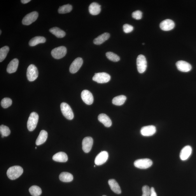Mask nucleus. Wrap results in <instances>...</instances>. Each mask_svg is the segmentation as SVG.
<instances>
[{"label": "nucleus", "mask_w": 196, "mask_h": 196, "mask_svg": "<svg viewBox=\"0 0 196 196\" xmlns=\"http://www.w3.org/2000/svg\"><path fill=\"white\" fill-rule=\"evenodd\" d=\"M52 159L56 162H65L68 160V157L66 153L63 152H60L55 154L53 156Z\"/></svg>", "instance_id": "aec40b11"}, {"label": "nucleus", "mask_w": 196, "mask_h": 196, "mask_svg": "<svg viewBox=\"0 0 196 196\" xmlns=\"http://www.w3.org/2000/svg\"><path fill=\"white\" fill-rule=\"evenodd\" d=\"M1 32H2V31H1V30H0V35L1 34Z\"/></svg>", "instance_id": "ea45409f"}, {"label": "nucleus", "mask_w": 196, "mask_h": 196, "mask_svg": "<svg viewBox=\"0 0 196 196\" xmlns=\"http://www.w3.org/2000/svg\"><path fill=\"white\" fill-rule=\"evenodd\" d=\"M98 120L106 127H111L112 122L109 117L105 114H101L98 116Z\"/></svg>", "instance_id": "a211bd4d"}, {"label": "nucleus", "mask_w": 196, "mask_h": 196, "mask_svg": "<svg viewBox=\"0 0 196 196\" xmlns=\"http://www.w3.org/2000/svg\"><path fill=\"white\" fill-rule=\"evenodd\" d=\"M150 196H157L154 188L152 187L150 188Z\"/></svg>", "instance_id": "4c0bfd02"}, {"label": "nucleus", "mask_w": 196, "mask_h": 196, "mask_svg": "<svg viewBox=\"0 0 196 196\" xmlns=\"http://www.w3.org/2000/svg\"><path fill=\"white\" fill-rule=\"evenodd\" d=\"M102 196H106V195H103Z\"/></svg>", "instance_id": "a19ab883"}, {"label": "nucleus", "mask_w": 196, "mask_h": 196, "mask_svg": "<svg viewBox=\"0 0 196 196\" xmlns=\"http://www.w3.org/2000/svg\"><path fill=\"white\" fill-rule=\"evenodd\" d=\"M142 13L139 10L134 12L132 14V17L136 20H140L142 18Z\"/></svg>", "instance_id": "c9c22d12"}, {"label": "nucleus", "mask_w": 196, "mask_h": 196, "mask_svg": "<svg viewBox=\"0 0 196 196\" xmlns=\"http://www.w3.org/2000/svg\"><path fill=\"white\" fill-rule=\"evenodd\" d=\"M156 132V128L153 125L145 126L142 127L141 130V133L144 136H152Z\"/></svg>", "instance_id": "ddd939ff"}, {"label": "nucleus", "mask_w": 196, "mask_h": 196, "mask_svg": "<svg viewBox=\"0 0 196 196\" xmlns=\"http://www.w3.org/2000/svg\"><path fill=\"white\" fill-rule=\"evenodd\" d=\"M29 191L33 196H39L42 193V190L40 188L37 186H32L30 187Z\"/></svg>", "instance_id": "c85d7f7f"}, {"label": "nucleus", "mask_w": 196, "mask_h": 196, "mask_svg": "<svg viewBox=\"0 0 196 196\" xmlns=\"http://www.w3.org/2000/svg\"><path fill=\"white\" fill-rule=\"evenodd\" d=\"M12 104V101L10 98H4L2 100L1 106L4 108H7L11 106Z\"/></svg>", "instance_id": "72a5a7b5"}, {"label": "nucleus", "mask_w": 196, "mask_h": 196, "mask_svg": "<svg viewBox=\"0 0 196 196\" xmlns=\"http://www.w3.org/2000/svg\"><path fill=\"white\" fill-rule=\"evenodd\" d=\"M93 80L98 83H106L111 80V76L105 72L95 74L93 77Z\"/></svg>", "instance_id": "0eeeda50"}, {"label": "nucleus", "mask_w": 196, "mask_h": 196, "mask_svg": "<svg viewBox=\"0 0 196 196\" xmlns=\"http://www.w3.org/2000/svg\"><path fill=\"white\" fill-rule=\"evenodd\" d=\"M175 25L173 21L167 19L163 21L161 23L160 27L163 31H169L174 29Z\"/></svg>", "instance_id": "dca6fc26"}, {"label": "nucleus", "mask_w": 196, "mask_h": 196, "mask_svg": "<svg viewBox=\"0 0 196 196\" xmlns=\"http://www.w3.org/2000/svg\"><path fill=\"white\" fill-rule=\"evenodd\" d=\"M72 7L69 4H65L60 7L58 9V12L59 14H64L70 12L72 10Z\"/></svg>", "instance_id": "7c9ffc66"}, {"label": "nucleus", "mask_w": 196, "mask_h": 196, "mask_svg": "<svg viewBox=\"0 0 196 196\" xmlns=\"http://www.w3.org/2000/svg\"><path fill=\"white\" fill-rule=\"evenodd\" d=\"M137 65L138 71L139 73H143L146 71L147 67V63L144 56L140 55L138 57Z\"/></svg>", "instance_id": "423d86ee"}, {"label": "nucleus", "mask_w": 196, "mask_h": 196, "mask_svg": "<svg viewBox=\"0 0 196 196\" xmlns=\"http://www.w3.org/2000/svg\"><path fill=\"white\" fill-rule=\"evenodd\" d=\"M46 39L43 36H38L34 37L31 39L29 42L30 46H35L40 43H45Z\"/></svg>", "instance_id": "393cba45"}, {"label": "nucleus", "mask_w": 196, "mask_h": 196, "mask_svg": "<svg viewBox=\"0 0 196 196\" xmlns=\"http://www.w3.org/2000/svg\"><path fill=\"white\" fill-rule=\"evenodd\" d=\"M49 31L58 38H63L66 35L65 32L59 28L53 27L49 30Z\"/></svg>", "instance_id": "a878e982"}, {"label": "nucleus", "mask_w": 196, "mask_h": 196, "mask_svg": "<svg viewBox=\"0 0 196 196\" xmlns=\"http://www.w3.org/2000/svg\"><path fill=\"white\" fill-rule=\"evenodd\" d=\"M134 166L140 169H147L153 165L152 161L148 158L141 159L134 162Z\"/></svg>", "instance_id": "20e7f679"}, {"label": "nucleus", "mask_w": 196, "mask_h": 196, "mask_svg": "<svg viewBox=\"0 0 196 196\" xmlns=\"http://www.w3.org/2000/svg\"><path fill=\"white\" fill-rule=\"evenodd\" d=\"M0 132L2 134V138L8 136L11 133L10 130L9 128L4 125H1L0 126Z\"/></svg>", "instance_id": "2f4dec72"}, {"label": "nucleus", "mask_w": 196, "mask_h": 196, "mask_svg": "<svg viewBox=\"0 0 196 196\" xmlns=\"http://www.w3.org/2000/svg\"><path fill=\"white\" fill-rule=\"evenodd\" d=\"M30 1H31L30 0H22V1H21V2L23 4L27 3Z\"/></svg>", "instance_id": "58836bf2"}, {"label": "nucleus", "mask_w": 196, "mask_h": 196, "mask_svg": "<svg viewBox=\"0 0 196 196\" xmlns=\"http://www.w3.org/2000/svg\"><path fill=\"white\" fill-rule=\"evenodd\" d=\"M93 139L90 137H86L83 139L82 149L85 153L90 152L91 150L93 144Z\"/></svg>", "instance_id": "f8f14e48"}, {"label": "nucleus", "mask_w": 196, "mask_h": 196, "mask_svg": "<svg viewBox=\"0 0 196 196\" xmlns=\"http://www.w3.org/2000/svg\"><path fill=\"white\" fill-rule=\"evenodd\" d=\"M108 184L112 191L117 194H120L121 193V188L115 179H109Z\"/></svg>", "instance_id": "4be33fe9"}, {"label": "nucleus", "mask_w": 196, "mask_h": 196, "mask_svg": "<svg viewBox=\"0 0 196 196\" xmlns=\"http://www.w3.org/2000/svg\"><path fill=\"white\" fill-rule=\"evenodd\" d=\"M37 149L36 147H35V149Z\"/></svg>", "instance_id": "79ce46f5"}, {"label": "nucleus", "mask_w": 196, "mask_h": 196, "mask_svg": "<svg viewBox=\"0 0 196 196\" xmlns=\"http://www.w3.org/2000/svg\"><path fill=\"white\" fill-rule=\"evenodd\" d=\"M38 71L37 67L33 64L30 65L27 72L28 80L30 81H35L38 78Z\"/></svg>", "instance_id": "39448f33"}, {"label": "nucleus", "mask_w": 196, "mask_h": 196, "mask_svg": "<svg viewBox=\"0 0 196 196\" xmlns=\"http://www.w3.org/2000/svg\"><path fill=\"white\" fill-rule=\"evenodd\" d=\"M23 170L21 167L19 166H12L7 172V176L11 180H15L20 177L23 173Z\"/></svg>", "instance_id": "f257e3e1"}, {"label": "nucleus", "mask_w": 196, "mask_h": 196, "mask_svg": "<svg viewBox=\"0 0 196 196\" xmlns=\"http://www.w3.org/2000/svg\"><path fill=\"white\" fill-rule=\"evenodd\" d=\"M142 196H150V188L148 186H144L142 188Z\"/></svg>", "instance_id": "f704fd0d"}, {"label": "nucleus", "mask_w": 196, "mask_h": 196, "mask_svg": "<svg viewBox=\"0 0 196 196\" xmlns=\"http://www.w3.org/2000/svg\"><path fill=\"white\" fill-rule=\"evenodd\" d=\"M61 110L62 112L67 119L72 120L74 118V114L72 109L68 104L65 102H63L60 105Z\"/></svg>", "instance_id": "7ed1b4c3"}, {"label": "nucleus", "mask_w": 196, "mask_h": 196, "mask_svg": "<svg viewBox=\"0 0 196 196\" xmlns=\"http://www.w3.org/2000/svg\"><path fill=\"white\" fill-rule=\"evenodd\" d=\"M81 99L86 104L91 105L93 102V97L92 93L89 91L84 90L81 93Z\"/></svg>", "instance_id": "4468645a"}, {"label": "nucleus", "mask_w": 196, "mask_h": 196, "mask_svg": "<svg viewBox=\"0 0 196 196\" xmlns=\"http://www.w3.org/2000/svg\"><path fill=\"white\" fill-rule=\"evenodd\" d=\"M106 57L108 59L113 62H118L120 60V57L112 52H108L106 53Z\"/></svg>", "instance_id": "473e14b6"}, {"label": "nucleus", "mask_w": 196, "mask_h": 196, "mask_svg": "<svg viewBox=\"0 0 196 196\" xmlns=\"http://www.w3.org/2000/svg\"><path fill=\"white\" fill-rule=\"evenodd\" d=\"M9 51V48L8 46H3L0 49V62H1L5 59Z\"/></svg>", "instance_id": "c756f323"}, {"label": "nucleus", "mask_w": 196, "mask_h": 196, "mask_svg": "<svg viewBox=\"0 0 196 196\" xmlns=\"http://www.w3.org/2000/svg\"><path fill=\"white\" fill-rule=\"evenodd\" d=\"M127 100V97L124 95H120L114 97L112 100V103L116 106H122Z\"/></svg>", "instance_id": "cd10ccee"}, {"label": "nucleus", "mask_w": 196, "mask_h": 196, "mask_svg": "<svg viewBox=\"0 0 196 196\" xmlns=\"http://www.w3.org/2000/svg\"><path fill=\"white\" fill-rule=\"evenodd\" d=\"M83 60L81 57H78L74 60L70 66L69 71L71 73H76L83 64Z\"/></svg>", "instance_id": "9d476101"}, {"label": "nucleus", "mask_w": 196, "mask_h": 196, "mask_svg": "<svg viewBox=\"0 0 196 196\" xmlns=\"http://www.w3.org/2000/svg\"><path fill=\"white\" fill-rule=\"evenodd\" d=\"M123 31L127 34L132 32L134 29V28L132 25L128 24H124L123 25Z\"/></svg>", "instance_id": "e433bc0d"}, {"label": "nucleus", "mask_w": 196, "mask_h": 196, "mask_svg": "<svg viewBox=\"0 0 196 196\" xmlns=\"http://www.w3.org/2000/svg\"><path fill=\"white\" fill-rule=\"evenodd\" d=\"M18 65L19 60L18 59H14L12 60L7 67V72L9 74L14 73L17 71Z\"/></svg>", "instance_id": "6ab92c4d"}, {"label": "nucleus", "mask_w": 196, "mask_h": 196, "mask_svg": "<svg viewBox=\"0 0 196 196\" xmlns=\"http://www.w3.org/2000/svg\"><path fill=\"white\" fill-rule=\"evenodd\" d=\"M192 152V148L190 146L188 145L182 149L180 154V158L182 161H185L190 157Z\"/></svg>", "instance_id": "f3484780"}, {"label": "nucleus", "mask_w": 196, "mask_h": 196, "mask_svg": "<svg viewBox=\"0 0 196 196\" xmlns=\"http://www.w3.org/2000/svg\"><path fill=\"white\" fill-rule=\"evenodd\" d=\"M101 6L96 2H93L89 7V10L91 14L96 15L99 14L101 12Z\"/></svg>", "instance_id": "412c9836"}, {"label": "nucleus", "mask_w": 196, "mask_h": 196, "mask_svg": "<svg viewBox=\"0 0 196 196\" xmlns=\"http://www.w3.org/2000/svg\"><path fill=\"white\" fill-rule=\"evenodd\" d=\"M109 155L106 151H102L95 158V162L96 165H101L106 163L108 160Z\"/></svg>", "instance_id": "9b49d317"}, {"label": "nucleus", "mask_w": 196, "mask_h": 196, "mask_svg": "<svg viewBox=\"0 0 196 196\" xmlns=\"http://www.w3.org/2000/svg\"><path fill=\"white\" fill-rule=\"evenodd\" d=\"M38 17V13L36 11L30 13L23 18L22 21L23 24L27 25H30L35 21Z\"/></svg>", "instance_id": "1a4fd4ad"}, {"label": "nucleus", "mask_w": 196, "mask_h": 196, "mask_svg": "<svg viewBox=\"0 0 196 196\" xmlns=\"http://www.w3.org/2000/svg\"><path fill=\"white\" fill-rule=\"evenodd\" d=\"M73 175L68 172H63L59 176V179L62 182H69L73 181Z\"/></svg>", "instance_id": "bb28decb"}, {"label": "nucleus", "mask_w": 196, "mask_h": 196, "mask_svg": "<svg viewBox=\"0 0 196 196\" xmlns=\"http://www.w3.org/2000/svg\"><path fill=\"white\" fill-rule=\"evenodd\" d=\"M67 48L64 46L56 48L51 51V55L55 59H59L64 57L66 55Z\"/></svg>", "instance_id": "6e6552de"}, {"label": "nucleus", "mask_w": 196, "mask_h": 196, "mask_svg": "<svg viewBox=\"0 0 196 196\" xmlns=\"http://www.w3.org/2000/svg\"><path fill=\"white\" fill-rule=\"evenodd\" d=\"M176 65L178 70L182 72H189L192 69L191 65L187 62L184 61H179L177 62Z\"/></svg>", "instance_id": "2eb2a0df"}, {"label": "nucleus", "mask_w": 196, "mask_h": 196, "mask_svg": "<svg viewBox=\"0 0 196 196\" xmlns=\"http://www.w3.org/2000/svg\"><path fill=\"white\" fill-rule=\"evenodd\" d=\"M39 115L35 112H33L30 114L27 123L28 130L30 132L33 131L35 129L38 122Z\"/></svg>", "instance_id": "f03ea898"}, {"label": "nucleus", "mask_w": 196, "mask_h": 196, "mask_svg": "<svg viewBox=\"0 0 196 196\" xmlns=\"http://www.w3.org/2000/svg\"><path fill=\"white\" fill-rule=\"evenodd\" d=\"M48 137V133L44 130L41 131L38 138L36 139V144L37 145H40L45 142Z\"/></svg>", "instance_id": "b1692460"}, {"label": "nucleus", "mask_w": 196, "mask_h": 196, "mask_svg": "<svg viewBox=\"0 0 196 196\" xmlns=\"http://www.w3.org/2000/svg\"><path fill=\"white\" fill-rule=\"evenodd\" d=\"M110 38V34L108 33H104L100 35L95 38L93 41V43L95 45H100L106 41Z\"/></svg>", "instance_id": "5701e85b"}]
</instances>
